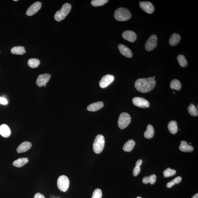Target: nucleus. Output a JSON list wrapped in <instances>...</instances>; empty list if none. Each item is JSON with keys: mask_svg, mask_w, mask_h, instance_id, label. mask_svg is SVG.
I'll list each match as a JSON object with an SVG mask.
<instances>
[{"mask_svg": "<svg viewBox=\"0 0 198 198\" xmlns=\"http://www.w3.org/2000/svg\"><path fill=\"white\" fill-rule=\"evenodd\" d=\"M108 1V0H93L91 4L95 7L100 6L104 5Z\"/></svg>", "mask_w": 198, "mask_h": 198, "instance_id": "nucleus-32", "label": "nucleus"}, {"mask_svg": "<svg viewBox=\"0 0 198 198\" xmlns=\"http://www.w3.org/2000/svg\"><path fill=\"white\" fill-rule=\"evenodd\" d=\"M41 3L40 2H37L33 4L27 10V15L29 16L35 15L41 9Z\"/></svg>", "mask_w": 198, "mask_h": 198, "instance_id": "nucleus-12", "label": "nucleus"}, {"mask_svg": "<svg viewBox=\"0 0 198 198\" xmlns=\"http://www.w3.org/2000/svg\"><path fill=\"white\" fill-rule=\"evenodd\" d=\"M188 111L189 113L190 114L193 116H197L198 115L197 109L195 105L193 104H191L188 107Z\"/></svg>", "mask_w": 198, "mask_h": 198, "instance_id": "nucleus-29", "label": "nucleus"}, {"mask_svg": "<svg viewBox=\"0 0 198 198\" xmlns=\"http://www.w3.org/2000/svg\"><path fill=\"white\" fill-rule=\"evenodd\" d=\"M33 198H45L42 194L40 193H37L35 194Z\"/></svg>", "mask_w": 198, "mask_h": 198, "instance_id": "nucleus-36", "label": "nucleus"}, {"mask_svg": "<svg viewBox=\"0 0 198 198\" xmlns=\"http://www.w3.org/2000/svg\"><path fill=\"white\" fill-rule=\"evenodd\" d=\"M168 127L170 133L175 134L177 133L178 128L177 123L175 121L172 120L168 124Z\"/></svg>", "mask_w": 198, "mask_h": 198, "instance_id": "nucleus-22", "label": "nucleus"}, {"mask_svg": "<svg viewBox=\"0 0 198 198\" xmlns=\"http://www.w3.org/2000/svg\"><path fill=\"white\" fill-rule=\"evenodd\" d=\"M57 187L60 191L66 192L69 187V181L66 176L62 175L59 177L57 182Z\"/></svg>", "mask_w": 198, "mask_h": 198, "instance_id": "nucleus-6", "label": "nucleus"}, {"mask_svg": "<svg viewBox=\"0 0 198 198\" xmlns=\"http://www.w3.org/2000/svg\"><path fill=\"white\" fill-rule=\"evenodd\" d=\"M51 76L50 75L47 74L39 75L36 81L37 85L39 87L45 86Z\"/></svg>", "mask_w": 198, "mask_h": 198, "instance_id": "nucleus-10", "label": "nucleus"}, {"mask_svg": "<svg viewBox=\"0 0 198 198\" xmlns=\"http://www.w3.org/2000/svg\"><path fill=\"white\" fill-rule=\"evenodd\" d=\"M170 87L174 90L179 91L181 88V84L180 81L177 79H174L170 83Z\"/></svg>", "mask_w": 198, "mask_h": 198, "instance_id": "nucleus-26", "label": "nucleus"}, {"mask_svg": "<svg viewBox=\"0 0 198 198\" xmlns=\"http://www.w3.org/2000/svg\"><path fill=\"white\" fill-rule=\"evenodd\" d=\"M119 50L121 54L128 58H131L132 56V53L130 49L127 47L123 45L120 44L118 45Z\"/></svg>", "mask_w": 198, "mask_h": 198, "instance_id": "nucleus-14", "label": "nucleus"}, {"mask_svg": "<svg viewBox=\"0 0 198 198\" xmlns=\"http://www.w3.org/2000/svg\"><path fill=\"white\" fill-rule=\"evenodd\" d=\"M180 40H181V37L180 35L177 33H173L170 37L169 44L172 46H174L179 43Z\"/></svg>", "mask_w": 198, "mask_h": 198, "instance_id": "nucleus-20", "label": "nucleus"}, {"mask_svg": "<svg viewBox=\"0 0 198 198\" xmlns=\"http://www.w3.org/2000/svg\"><path fill=\"white\" fill-rule=\"evenodd\" d=\"M154 130L153 127L151 124H148L146 131L144 133V136L147 139L153 138L154 135Z\"/></svg>", "mask_w": 198, "mask_h": 198, "instance_id": "nucleus-23", "label": "nucleus"}, {"mask_svg": "<svg viewBox=\"0 0 198 198\" xmlns=\"http://www.w3.org/2000/svg\"><path fill=\"white\" fill-rule=\"evenodd\" d=\"M0 134L5 138L11 136V130L7 125L2 124L0 126Z\"/></svg>", "mask_w": 198, "mask_h": 198, "instance_id": "nucleus-16", "label": "nucleus"}, {"mask_svg": "<svg viewBox=\"0 0 198 198\" xmlns=\"http://www.w3.org/2000/svg\"><path fill=\"white\" fill-rule=\"evenodd\" d=\"M11 52L13 54L16 55H23L26 52L24 47L21 46H15L11 49Z\"/></svg>", "mask_w": 198, "mask_h": 198, "instance_id": "nucleus-24", "label": "nucleus"}, {"mask_svg": "<svg viewBox=\"0 0 198 198\" xmlns=\"http://www.w3.org/2000/svg\"><path fill=\"white\" fill-rule=\"evenodd\" d=\"M142 163V160L141 159L139 160L136 161L135 167H134L133 171V174L135 177L137 176L140 173V166L141 165Z\"/></svg>", "mask_w": 198, "mask_h": 198, "instance_id": "nucleus-28", "label": "nucleus"}, {"mask_svg": "<svg viewBox=\"0 0 198 198\" xmlns=\"http://www.w3.org/2000/svg\"><path fill=\"white\" fill-rule=\"evenodd\" d=\"M131 15L130 11L125 8L121 7L118 8L114 12V17L118 21H126L130 19Z\"/></svg>", "mask_w": 198, "mask_h": 198, "instance_id": "nucleus-2", "label": "nucleus"}, {"mask_svg": "<svg viewBox=\"0 0 198 198\" xmlns=\"http://www.w3.org/2000/svg\"><path fill=\"white\" fill-rule=\"evenodd\" d=\"M28 158H20L15 160L13 163V166L17 167H21L28 163Z\"/></svg>", "mask_w": 198, "mask_h": 198, "instance_id": "nucleus-19", "label": "nucleus"}, {"mask_svg": "<svg viewBox=\"0 0 198 198\" xmlns=\"http://www.w3.org/2000/svg\"><path fill=\"white\" fill-rule=\"evenodd\" d=\"M102 195L101 190L100 189H96L93 193L92 198H101Z\"/></svg>", "mask_w": 198, "mask_h": 198, "instance_id": "nucleus-34", "label": "nucleus"}, {"mask_svg": "<svg viewBox=\"0 0 198 198\" xmlns=\"http://www.w3.org/2000/svg\"><path fill=\"white\" fill-rule=\"evenodd\" d=\"M40 64V61L38 59L36 58L29 59L28 62V66L31 68H37Z\"/></svg>", "mask_w": 198, "mask_h": 198, "instance_id": "nucleus-27", "label": "nucleus"}, {"mask_svg": "<svg viewBox=\"0 0 198 198\" xmlns=\"http://www.w3.org/2000/svg\"><path fill=\"white\" fill-rule=\"evenodd\" d=\"M131 121V118L127 113H122L119 117L118 124L121 129L125 128L129 125Z\"/></svg>", "mask_w": 198, "mask_h": 198, "instance_id": "nucleus-5", "label": "nucleus"}, {"mask_svg": "<svg viewBox=\"0 0 198 198\" xmlns=\"http://www.w3.org/2000/svg\"><path fill=\"white\" fill-rule=\"evenodd\" d=\"M189 144H191V142H190V143H189Z\"/></svg>", "mask_w": 198, "mask_h": 198, "instance_id": "nucleus-41", "label": "nucleus"}, {"mask_svg": "<svg viewBox=\"0 0 198 198\" xmlns=\"http://www.w3.org/2000/svg\"><path fill=\"white\" fill-rule=\"evenodd\" d=\"M31 142L27 141L23 142L18 147L17 149V153H20L27 152L31 148Z\"/></svg>", "mask_w": 198, "mask_h": 198, "instance_id": "nucleus-15", "label": "nucleus"}, {"mask_svg": "<svg viewBox=\"0 0 198 198\" xmlns=\"http://www.w3.org/2000/svg\"><path fill=\"white\" fill-rule=\"evenodd\" d=\"M142 198V197H137V198Z\"/></svg>", "mask_w": 198, "mask_h": 198, "instance_id": "nucleus-38", "label": "nucleus"}, {"mask_svg": "<svg viewBox=\"0 0 198 198\" xmlns=\"http://www.w3.org/2000/svg\"><path fill=\"white\" fill-rule=\"evenodd\" d=\"M156 84V81L153 78H140L136 80L135 86L138 92L146 93L153 90Z\"/></svg>", "mask_w": 198, "mask_h": 198, "instance_id": "nucleus-1", "label": "nucleus"}, {"mask_svg": "<svg viewBox=\"0 0 198 198\" xmlns=\"http://www.w3.org/2000/svg\"><path fill=\"white\" fill-rule=\"evenodd\" d=\"M177 60L181 66L185 67L187 66V62L185 57L183 55H179L177 57Z\"/></svg>", "mask_w": 198, "mask_h": 198, "instance_id": "nucleus-30", "label": "nucleus"}, {"mask_svg": "<svg viewBox=\"0 0 198 198\" xmlns=\"http://www.w3.org/2000/svg\"><path fill=\"white\" fill-rule=\"evenodd\" d=\"M122 35L124 39L131 42H134L137 37L135 32L130 30L125 31L123 33Z\"/></svg>", "mask_w": 198, "mask_h": 198, "instance_id": "nucleus-13", "label": "nucleus"}, {"mask_svg": "<svg viewBox=\"0 0 198 198\" xmlns=\"http://www.w3.org/2000/svg\"><path fill=\"white\" fill-rule=\"evenodd\" d=\"M140 6L142 10L148 14H152L154 11V6L149 2H140Z\"/></svg>", "mask_w": 198, "mask_h": 198, "instance_id": "nucleus-11", "label": "nucleus"}, {"mask_svg": "<svg viewBox=\"0 0 198 198\" xmlns=\"http://www.w3.org/2000/svg\"><path fill=\"white\" fill-rule=\"evenodd\" d=\"M157 38L155 35H152L146 41L145 48L146 50L150 51L153 50L156 46Z\"/></svg>", "mask_w": 198, "mask_h": 198, "instance_id": "nucleus-7", "label": "nucleus"}, {"mask_svg": "<svg viewBox=\"0 0 198 198\" xmlns=\"http://www.w3.org/2000/svg\"><path fill=\"white\" fill-rule=\"evenodd\" d=\"M132 102L136 106L141 108H148L149 103L146 99L140 97H136L132 100Z\"/></svg>", "mask_w": 198, "mask_h": 198, "instance_id": "nucleus-9", "label": "nucleus"}, {"mask_svg": "<svg viewBox=\"0 0 198 198\" xmlns=\"http://www.w3.org/2000/svg\"><path fill=\"white\" fill-rule=\"evenodd\" d=\"M176 173V171L175 170L171 169V168H168L163 172L164 177H169L175 175Z\"/></svg>", "mask_w": 198, "mask_h": 198, "instance_id": "nucleus-31", "label": "nucleus"}, {"mask_svg": "<svg viewBox=\"0 0 198 198\" xmlns=\"http://www.w3.org/2000/svg\"><path fill=\"white\" fill-rule=\"evenodd\" d=\"M182 180L181 177H176L171 181L169 182L167 184V187L168 188H170L173 187L176 184H178L181 183Z\"/></svg>", "mask_w": 198, "mask_h": 198, "instance_id": "nucleus-33", "label": "nucleus"}, {"mask_svg": "<svg viewBox=\"0 0 198 198\" xmlns=\"http://www.w3.org/2000/svg\"><path fill=\"white\" fill-rule=\"evenodd\" d=\"M14 1H17V0H14Z\"/></svg>", "mask_w": 198, "mask_h": 198, "instance_id": "nucleus-39", "label": "nucleus"}, {"mask_svg": "<svg viewBox=\"0 0 198 198\" xmlns=\"http://www.w3.org/2000/svg\"><path fill=\"white\" fill-rule=\"evenodd\" d=\"M156 176L154 174L146 177L143 178L142 182L144 184H148L150 183L152 185H153L156 183Z\"/></svg>", "mask_w": 198, "mask_h": 198, "instance_id": "nucleus-25", "label": "nucleus"}, {"mask_svg": "<svg viewBox=\"0 0 198 198\" xmlns=\"http://www.w3.org/2000/svg\"><path fill=\"white\" fill-rule=\"evenodd\" d=\"M0 104L4 105H7L8 104L6 98L0 97Z\"/></svg>", "mask_w": 198, "mask_h": 198, "instance_id": "nucleus-35", "label": "nucleus"}, {"mask_svg": "<svg viewBox=\"0 0 198 198\" xmlns=\"http://www.w3.org/2000/svg\"><path fill=\"white\" fill-rule=\"evenodd\" d=\"M105 144L104 136L101 134L97 136L93 144V149L95 153L97 154L101 153L104 149Z\"/></svg>", "mask_w": 198, "mask_h": 198, "instance_id": "nucleus-4", "label": "nucleus"}, {"mask_svg": "<svg viewBox=\"0 0 198 198\" xmlns=\"http://www.w3.org/2000/svg\"><path fill=\"white\" fill-rule=\"evenodd\" d=\"M104 106L103 103L102 102H97L91 104L87 107V110L89 111L94 112L100 110Z\"/></svg>", "mask_w": 198, "mask_h": 198, "instance_id": "nucleus-17", "label": "nucleus"}, {"mask_svg": "<svg viewBox=\"0 0 198 198\" xmlns=\"http://www.w3.org/2000/svg\"><path fill=\"white\" fill-rule=\"evenodd\" d=\"M114 79L113 75L109 74L105 75L102 77L99 82L100 86L102 88H106L114 82Z\"/></svg>", "mask_w": 198, "mask_h": 198, "instance_id": "nucleus-8", "label": "nucleus"}, {"mask_svg": "<svg viewBox=\"0 0 198 198\" xmlns=\"http://www.w3.org/2000/svg\"><path fill=\"white\" fill-rule=\"evenodd\" d=\"M179 149L183 152H191L193 151L194 148L192 146L189 145L187 142L182 140L181 144L179 147Z\"/></svg>", "mask_w": 198, "mask_h": 198, "instance_id": "nucleus-18", "label": "nucleus"}, {"mask_svg": "<svg viewBox=\"0 0 198 198\" xmlns=\"http://www.w3.org/2000/svg\"><path fill=\"white\" fill-rule=\"evenodd\" d=\"M136 142L133 140H130L124 144L123 149L124 151L127 152H130L133 149L135 146Z\"/></svg>", "mask_w": 198, "mask_h": 198, "instance_id": "nucleus-21", "label": "nucleus"}, {"mask_svg": "<svg viewBox=\"0 0 198 198\" xmlns=\"http://www.w3.org/2000/svg\"><path fill=\"white\" fill-rule=\"evenodd\" d=\"M174 94H175V92H174Z\"/></svg>", "mask_w": 198, "mask_h": 198, "instance_id": "nucleus-40", "label": "nucleus"}, {"mask_svg": "<svg viewBox=\"0 0 198 198\" xmlns=\"http://www.w3.org/2000/svg\"><path fill=\"white\" fill-rule=\"evenodd\" d=\"M192 198H198V193L196 194V195L193 196V197Z\"/></svg>", "mask_w": 198, "mask_h": 198, "instance_id": "nucleus-37", "label": "nucleus"}, {"mask_svg": "<svg viewBox=\"0 0 198 198\" xmlns=\"http://www.w3.org/2000/svg\"><path fill=\"white\" fill-rule=\"evenodd\" d=\"M70 4L67 3L62 6L61 9L57 11L54 16V19L57 21H60L64 19L68 14L71 9Z\"/></svg>", "mask_w": 198, "mask_h": 198, "instance_id": "nucleus-3", "label": "nucleus"}]
</instances>
